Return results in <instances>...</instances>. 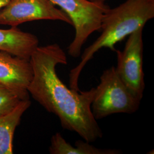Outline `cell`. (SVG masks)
I'll return each instance as SVG.
<instances>
[{
  "mask_svg": "<svg viewBox=\"0 0 154 154\" xmlns=\"http://www.w3.org/2000/svg\"><path fill=\"white\" fill-rule=\"evenodd\" d=\"M31 105L29 99L21 100L9 113L0 117V154L13 153V137L24 112Z\"/></svg>",
  "mask_w": 154,
  "mask_h": 154,
  "instance_id": "9",
  "label": "cell"
},
{
  "mask_svg": "<svg viewBox=\"0 0 154 154\" xmlns=\"http://www.w3.org/2000/svg\"><path fill=\"white\" fill-rule=\"evenodd\" d=\"M37 20L60 21L72 25L69 17L50 0H11L0 10V25L18 26Z\"/></svg>",
  "mask_w": 154,
  "mask_h": 154,
  "instance_id": "6",
  "label": "cell"
},
{
  "mask_svg": "<svg viewBox=\"0 0 154 154\" xmlns=\"http://www.w3.org/2000/svg\"><path fill=\"white\" fill-rule=\"evenodd\" d=\"M154 17V0H126L103 14L99 37L86 48L80 62L69 73L70 88L80 90L78 81L86 65L99 50L108 48L115 51V45L141 28Z\"/></svg>",
  "mask_w": 154,
  "mask_h": 154,
  "instance_id": "2",
  "label": "cell"
},
{
  "mask_svg": "<svg viewBox=\"0 0 154 154\" xmlns=\"http://www.w3.org/2000/svg\"><path fill=\"white\" fill-rule=\"evenodd\" d=\"M33 77L28 93L45 110L57 116L61 126L93 143L103 137V132L91 110L95 88L86 91L68 88L56 70L67 65L64 50L57 44L38 46L30 58Z\"/></svg>",
  "mask_w": 154,
  "mask_h": 154,
  "instance_id": "1",
  "label": "cell"
},
{
  "mask_svg": "<svg viewBox=\"0 0 154 154\" xmlns=\"http://www.w3.org/2000/svg\"><path fill=\"white\" fill-rule=\"evenodd\" d=\"M51 154H119L117 149H100L85 140H78L74 146L67 142L60 133L54 134L50 140L49 148Z\"/></svg>",
  "mask_w": 154,
  "mask_h": 154,
  "instance_id": "10",
  "label": "cell"
},
{
  "mask_svg": "<svg viewBox=\"0 0 154 154\" xmlns=\"http://www.w3.org/2000/svg\"><path fill=\"white\" fill-rule=\"evenodd\" d=\"M140 102L122 82L116 67L111 66L103 72L95 88L91 110L97 121L114 114H133L138 111Z\"/></svg>",
  "mask_w": 154,
  "mask_h": 154,
  "instance_id": "3",
  "label": "cell"
},
{
  "mask_svg": "<svg viewBox=\"0 0 154 154\" xmlns=\"http://www.w3.org/2000/svg\"><path fill=\"white\" fill-rule=\"evenodd\" d=\"M143 28L130 34L122 51L116 50V72L131 93L140 100L145 88L143 72Z\"/></svg>",
  "mask_w": 154,
  "mask_h": 154,
  "instance_id": "5",
  "label": "cell"
},
{
  "mask_svg": "<svg viewBox=\"0 0 154 154\" xmlns=\"http://www.w3.org/2000/svg\"><path fill=\"white\" fill-rule=\"evenodd\" d=\"M69 17L75 30L73 40L67 48L69 55L78 58L83 45L91 34L100 30L102 19L110 8L105 3L90 0H50Z\"/></svg>",
  "mask_w": 154,
  "mask_h": 154,
  "instance_id": "4",
  "label": "cell"
},
{
  "mask_svg": "<svg viewBox=\"0 0 154 154\" xmlns=\"http://www.w3.org/2000/svg\"><path fill=\"white\" fill-rule=\"evenodd\" d=\"M11 0H0V10L5 7Z\"/></svg>",
  "mask_w": 154,
  "mask_h": 154,
  "instance_id": "12",
  "label": "cell"
},
{
  "mask_svg": "<svg viewBox=\"0 0 154 154\" xmlns=\"http://www.w3.org/2000/svg\"><path fill=\"white\" fill-rule=\"evenodd\" d=\"M22 100L12 89L0 82V117L14 110Z\"/></svg>",
  "mask_w": 154,
  "mask_h": 154,
  "instance_id": "11",
  "label": "cell"
},
{
  "mask_svg": "<svg viewBox=\"0 0 154 154\" xmlns=\"http://www.w3.org/2000/svg\"><path fill=\"white\" fill-rule=\"evenodd\" d=\"M91 1H93L95 2H98V3H105V1L107 0H90Z\"/></svg>",
  "mask_w": 154,
  "mask_h": 154,
  "instance_id": "13",
  "label": "cell"
},
{
  "mask_svg": "<svg viewBox=\"0 0 154 154\" xmlns=\"http://www.w3.org/2000/svg\"><path fill=\"white\" fill-rule=\"evenodd\" d=\"M32 77L29 60L0 50V82L12 89L22 100L29 99L28 88Z\"/></svg>",
  "mask_w": 154,
  "mask_h": 154,
  "instance_id": "7",
  "label": "cell"
},
{
  "mask_svg": "<svg viewBox=\"0 0 154 154\" xmlns=\"http://www.w3.org/2000/svg\"><path fill=\"white\" fill-rule=\"evenodd\" d=\"M38 45V38L36 35L22 31L17 26L0 29V50L30 60Z\"/></svg>",
  "mask_w": 154,
  "mask_h": 154,
  "instance_id": "8",
  "label": "cell"
}]
</instances>
